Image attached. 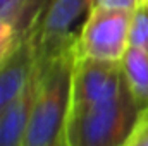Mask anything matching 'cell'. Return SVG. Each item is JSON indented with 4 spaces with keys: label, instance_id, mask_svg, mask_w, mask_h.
Segmentation results:
<instances>
[{
    "label": "cell",
    "instance_id": "1",
    "mask_svg": "<svg viewBox=\"0 0 148 146\" xmlns=\"http://www.w3.org/2000/svg\"><path fill=\"white\" fill-rule=\"evenodd\" d=\"M76 41L48 62L36 64V96L24 146H48L64 136L73 102Z\"/></svg>",
    "mask_w": 148,
    "mask_h": 146
},
{
    "label": "cell",
    "instance_id": "2",
    "mask_svg": "<svg viewBox=\"0 0 148 146\" xmlns=\"http://www.w3.org/2000/svg\"><path fill=\"white\" fill-rule=\"evenodd\" d=\"M145 110L124 89L109 100L73 105L67 115L64 138L69 146H124Z\"/></svg>",
    "mask_w": 148,
    "mask_h": 146
},
{
    "label": "cell",
    "instance_id": "3",
    "mask_svg": "<svg viewBox=\"0 0 148 146\" xmlns=\"http://www.w3.org/2000/svg\"><path fill=\"white\" fill-rule=\"evenodd\" d=\"M133 14L127 10L91 7L77 33L76 53L88 59L121 62L129 48Z\"/></svg>",
    "mask_w": 148,
    "mask_h": 146
},
{
    "label": "cell",
    "instance_id": "4",
    "mask_svg": "<svg viewBox=\"0 0 148 146\" xmlns=\"http://www.w3.org/2000/svg\"><path fill=\"white\" fill-rule=\"evenodd\" d=\"M93 0H50L35 26L36 64L48 62L77 40L73 26L91 10Z\"/></svg>",
    "mask_w": 148,
    "mask_h": 146
},
{
    "label": "cell",
    "instance_id": "5",
    "mask_svg": "<svg viewBox=\"0 0 148 146\" xmlns=\"http://www.w3.org/2000/svg\"><path fill=\"white\" fill-rule=\"evenodd\" d=\"M126 86L121 62L79 57L73 71V105H88L117 96Z\"/></svg>",
    "mask_w": 148,
    "mask_h": 146
},
{
    "label": "cell",
    "instance_id": "6",
    "mask_svg": "<svg viewBox=\"0 0 148 146\" xmlns=\"http://www.w3.org/2000/svg\"><path fill=\"white\" fill-rule=\"evenodd\" d=\"M36 71L35 26L14 40L0 62V115L26 89Z\"/></svg>",
    "mask_w": 148,
    "mask_h": 146
},
{
    "label": "cell",
    "instance_id": "7",
    "mask_svg": "<svg viewBox=\"0 0 148 146\" xmlns=\"http://www.w3.org/2000/svg\"><path fill=\"white\" fill-rule=\"evenodd\" d=\"M35 96L36 77L33 76L21 96L0 115V146H24Z\"/></svg>",
    "mask_w": 148,
    "mask_h": 146
},
{
    "label": "cell",
    "instance_id": "8",
    "mask_svg": "<svg viewBox=\"0 0 148 146\" xmlns=\"http://www.w3.org/2000/svg\"><path fill=\"white\" fill-rule=\"evenodd\" d=\"M121 67L133 98L148 112V53L129 46L121 59Z\"/></svg>",
    "mask_w": 148,
    "mask_h": 146
},
{
    "label": "cell",
    "instance_id": "9",
    "mask_svg": "<svg viewBox=\"0 0 148 146\" xmlns=\"http://www.w3.org/2000/svg\"><path fill=\"white\" fill-rule=\"evenodd\" d=\"M129 46L140 48L148 53V5H143L133 14L131 31H129Z\"/></svg>",
    "mask_w": 148,
    "mask_h": 146
},
{
    "label": "cell",
    "instance_id": "10",
    "mask_svg": "<svg viewBox=\"0 0 148 146\" xmlns=\"http://www.w3.org/2000/svg\"><path fill=\"white\" fill-rule=\"evenodd\" d=\"M143 5H147V0H93V7L117 9V10H127V12H136Z\"/></svg>",
    "mask_w": 148,
    "mask_h": 146
},
{
    "label": "cell",
    "instance_id": "11",
    "mask_svg": "<svg viewBox=\"0 0 148 146\" xmlns=\"http://www.w3.org/2000/svg\"><path fill=\"white\" fill-rule=\"evenodd\" d=\"M124 146H148V112H145Z\"/></svg>",
    "mask_w": 148,
    "mask_h": 146
},
{
    "label": "cell",
    "instance_id": "12",
    "mask_svg": "<svg viewBox=\"0 0 148 146\" xmlns=\"http://www.w3.org/2000/svg\"><path fill=\"white\" fill-rule=\"evenodd\" d=\"M24 2L26 0H0V23L12 24L14 17L17 16V12L23 7Z\"/></svg>",
    "mask_w": 148,
    "mask_h": 146
},
{
    "label": "cell",
    "instance_id": "13",
    "mask_svg": "<svg viewBox=\"0 0 148 146\" xmlns=\"http://www.w3.org/2000/svg\"><path fill=\"white\" fill-rule=\"evenodd\" d=\"M12 43H14V40H12V41H3V43H0V62H2V59L5 57V53L9 52V48L12 46Z\"/></svg>",
    "mask_w": 148,
    "mask_h": 146
},
{
    "label": "cell",
    "instance_id": "14",
    "mask_svg": "<svg viewBox=\"0 0 148 146\" xmlns=\"http://www.w3.org/2000/svg\"><path fill=\"white\" fill-rule=\"evenodd\" d=\"M48 146H69V145H67V141H66V138L62 136L60 139H57L55 143H52V145H48Z\"/></svg>",
    "mask_w": 148,
    "mask_h": 146
},
{
    "label": "cell",
    "instance_id": "15",
    "mask_svg": "<svg viewBox=\"0 0 148 146\" xmlns=\"http://www.w3.org/2000/svg\"><path fill=\"white\" fill-rule=\"evenodd\" d=\"M147 5H148V0H147Z\"/></svg>",
    "mask_w": 148,
    "mask_h": 146
}]
</instances>
